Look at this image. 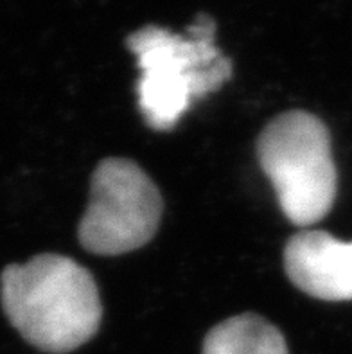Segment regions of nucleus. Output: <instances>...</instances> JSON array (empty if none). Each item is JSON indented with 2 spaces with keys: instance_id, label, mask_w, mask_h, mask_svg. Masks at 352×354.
Wrapping results in <instances>:
<instances>
[{
  "instance_id": "1",
  "label": "nucleus",
  "mask_w": 352,
  "mask_h": 354,
  "mask_svg": "<svg viewBox=\"0 0 352 354\" xmlns=\"http://www.w3.org/2000/svg\"><path fill=\"white\" fill-rule=\"evenodd\" d=\"M6 317L36 349L63 354L94 338L103 306L89 270L71 257L40 254L0 277Z\"/></svg>"
},
{
  "instance_id": "2",
  "label": "nucleus",
  "mask_w": 352,
  "mask_h": 354,
  "mask_svg": "<svg viewBox=\"0 0 352 354\" xmlns=\"http://www.w3.org/2000/svg\"><path fill=\"white\" fill-rule=\"evenodd\" d=\"M216 24L200 15L187 35L146 26L128 36L137 58L138 106L156 131H169L192 103L219 90L232 77V62L214 45Z\"/></svg>"
},
{
  "instance_id": "3",
  "label": "nucleus",
  "mask_w": 352,
  "mask_h": 354,
  "mask_svg": "<svg viewBox=\"0 0 352 354\" xmlns=\"http://www.w3.org/2000/svg\"><path fill=\"white\" fill-rule=\"evenodd\" d=\"M261 169L275 189L291 223H318L335 203L338 176L327 126L313 113H281L257 140Z\"/></svg>"
},
{
  "instance_id": "4",
  "label": "nucleus",
  "mask_w": 352,
  "mask_h": 354,
  "mask_svg": "<svg viewBox=\"0 0 352 354\" xmlns=\"http://www.w3.org/2000/svg\"><path fill=\"white\" fill-rule=\"evenodd\" d=\"M162 209L160 191L142 167L128 158H106L92 175L80 243L98 256L137 250L156 234Z\"/></svg>"
},
{
  "instance_id": "5",
  "label": "nucleus",
  "mask_w": 352,
  "mask_h": 354,
  "mask_svg": "<svg viewBox=\"0 0 352 354\" xmlns=\"http://www.w3.org/2000/svg\"><path fill=\"white\" fill-rule=\"evenodd\" d=\"M284 268L295 286L320 301H352V243L324 230L295 234L284 248Z\"/></svg>"
},
{
  "instance_id": "6",
  "label": "nucleus",
  "mask_w": 352,
  "mask_h": 354,
  "mask_svg": "<svg viewBox=\"0 0 352 354\" xmlns=\"http://www.w3.org/2000/svg\"><path fill=\"white\" fill-rule=\"evenodd\" d=\"M203 354H290L282 333L261 315L243 313L207 333Z\"/></svg>"
}]
</instances>
